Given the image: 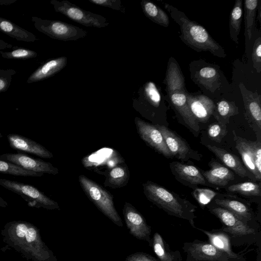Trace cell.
<instances>
[{"instance_id":"22","label":"cell","mask_w":261,"mask_h":261,"mask_svg":"<svg viewBox=\"0 0 261 261\" xmlns=\"http://www.w3.org/2000/svg\"><path fill=\"white\" fill-rule=\"evenodd\" d=\"M170 167L176 178L188 185H204L205 183L202 174L193 165L173 162L170 164Z\"/></svg>"},{"instance_id":"31","label":"cell","mask_w":261,"mask_h":261,"mask_svg":"<svg viewBox=\"0 0 261 261\" xmlns=\"http://www.w3.org/2000/svg\"><path fill=\"white\" fill-rule=\"evenodd\" d=\"M243 15V1L236 0L229 17V34L231 39L239 43L238 35L241 30Z\"/></svg>"},{"instance_id":"7","label":"cell","mask_w":261,"mask_h":261,"mask_svg":"<svg viewBox=\"0 0 261 261\" xmlns=\"http://www.w3.org/2000/svg\"><path fill=\"white\" fill-rule=\"evenodd\" d=\"M50 3L56 12L83 25L101 28L109 24L107 19L102 15L86 11L68 1L51 0Z\"/></svg>"},{"instance_id":"39","label":"cell","mask_w":261,"mask_h":261,"mask_svg":"<svg viewBox=\"0 0 261 261\" xmlns=\"http://www.w3.org/2000/svg\"><path fill=\"white\" fill-rule=\"evenodd\" d=\"M17 73L12 69H0V93L6 92L8 90L12 80L13 75Z\"/></svg>"},{"instance_id":"9","label":"cell","mask_w":261,"mask_h":261,"mask_svg":"<svg viewBox=\"0 0 261 261\" xmlns=\"http://www.w3.org/2000/svg\"><path fill=\"white\" fill-rule=\"evenodd\" d=\"M239 88L244 105L245 119L259 140L261 135V95L248 90L243 83L239 84Z\"/></svg>"},{"instance_id":"45","label":"cell","mask_w":261,"mask_h":261,"mask_svg":"<svg viewBox=\"0 0 261 261\" xmlns=\"http://www.w3.org/2000/svg\"><path fill=\"white\" fill-rule=\"evenodd\" d=\"M257 19L259 21V23H261V1L258 0V5L257 7Z\"/></svg>"},{"instance_id":"4","label":"cell","mask_w":261,"mask_h":261,"mask_svg":"<svg viewBox=\"0 0 261 261\" xmlns=\"http://www.w3.org/2000/svg\"><path fill=\"white\" fill-rule=\"evenodd\" d=\"M79 180L85 194L97 208L115 224L122 227V221L114 206L113 195L84 175H80Z\"/></svg>"},{"instance_id":"16","label":"cell","mask_w":261,"mask_h":261,"mask_svg":"<svg viewBox=\"0 0 261 261\" xmlns=\"http://www.w3.org/2000/svg\"><path fill=\"white\" fill-rule=\"evenodd\" d=\"M187 91L177 90L167 94L172 107L191 130L198 132V122L193 115L187 102Z\"/></svg>"},{"instance_id":"25","label":"cell","mask_w":261,"mask_h":261,"mask_svg":"<svg viewBox=\"0 0 261 261\" xmlns=\"http://www.w3.org/2000/svg\"><path fill=\"white\" fill-rule=\"evenodd\" d=\"M210 170L203 171L202 175L208 182L213 185L223 187L234 179L233 173L228 168L212 160Z\"/></svg>"},{"instance_id":"28","label":"cell","mask_w":261,"mask_h":261,"mask_svg":"<svg viewBox=\"0 0 261 261\" xmlns=\"http://www.w3.org/2000/svg\"><path fill=\"white\" fill-rule=\"evenodd\" d=\"M0 31L17 41L29 42L38 40L33 33L2 17H0Z\"/></svg>"},{"instance_id":"6","label":"cell","mask_w":261,"mask_h":261,"mask_svg":"<svg viewBox=\"0 0 261 261\" xmlns=\"http://www.w3.org/2000/svg\"><path fill=\"white\" fill-rule=\"evenodd\" d=\"M0 185L20 196L30 207L48 210L60 208L56 201L32 185L4 178H0Z\"/></svg>"},{"instance_id":"24","label":"cell","mask_w":261,"mask_h":261,"mask_svg":"<svg viewBox=\"0 0 261 261\" xmlns=\"http://www.w3.org/2000/svg\"><path fill=\"white\" fill-rule=\"evenodd\" d=\"M220 73L215 66L204 65L196 71L193 77L197 84L214 93L221 85Z\"/></svg>"},{"instance_id":"43","label":"cell","mask_w":261,"mask_h":261,"mask_svg":"<svg viewBox=\"0 0 261 261\" xmlns=\"http://www.w3.org/2000/svg\"><path fill=\"white\" fill-rule=\"evenodd\" d=\"M254 162L257 172L261 174V143L259 140L254 141Z\"/></svg>"},{"instance_id":"32","label":"cell","mask_w":261,"mask_h":261,"mask_svg":"<svg viewBox=\"0 0 261 261\" xmlns=\"http://www.w3.org/2000/svg\"><path fill=\"white\" fill-rule=\"evenodd\" d=\"M238 113V107L234 102L222 100L217 103L213 115L217 122L226 125L229 123L230 117Z\"/></svg>"},{"instance_id":"34","label":"cell","mask_w":261,"mask_h":261,"mask_svg":"<svg viewBox=\"0 0 261 261\" xmlns=\"http://www.w3.org/2000/svg\"><path fill=\"white\" fill-rule=\"evenodd\" d=\"M226 190L246 196H260V184L254 182L247 181L233 184L229 186Z\"/></svg>"},{"instance_id":"37","label":"cell","mask_w":261,"mask_h":261,"mask_svg":"<svg viewBox=\"0 0 261 261\" xmlns=\"http://www.w3.org/2000/svg\"><path fill=\"white\" fill-rule=\"evenodd\" d=\"M227 133L226 125L218 122L213 123L207 128L210 139L216 142H220Z\"/></svg>"},{"instance_id":"44","label":"cell","mask_w":261,"mask_h":261,"mask_svg":"<svg viewBox=\"0 0 261 261\" xmlns=\"http://www.w3.org/2000/svg\"><path fill=\"white\" fill-rule=\"evenodd\" d=\"M13 45L9 44L5 41L0 39V50L4 49L6 48H12Z\"/></svg>"},{"instance_id":"13","label":"cell","mask_w":261,"mask_h":261,"mask_svg":"<svg viewBox=\"0 0 261 261\" xmlns=\"http://www.w3.org/2000/svg\"><path fill=\"white\" fill-rule=\"evenodd\" d=\"M0 160L15 164L27 170L41 173L55 175L59 173L58 168L51 163L41 159H35L26 154L17 153H5L0 155Z\"/></svg>"},{"instance_id":"26","label":"cell","mask_w":261,"mask_h":261,"mask_svg":"<svg viewBox=\"0 0 261 261\" xmlns=\"http://www.w3.org/2000/svg\"><path fill=\"white\" fill-rule=\"evenodd\" d=\"M206 147L227 167L233 170L239 176L242 177H250L249 174L238 156L224 149L216 146L207 145Z\"/></svg>"},{"instance_id":"40","label":"cell","mask_w":261,"mask_h":261,"mask_svg":"<svg viewBox=\"0 0 261 261\" xmlns=\"http://www.w3.org/2000/svg\"><path fill=\"white\" fill-rule=\"evenodd\" d=\"M253 66L257 72L261 71V37L257 38L253 44L252 53Z\"/></svg>"},{"instance_id":"8","label":"cell","mask_w":261,"mask_h":261,"mask_svg":"<svg viewBox=\"0 0 261 261\" xmlns=\"http://www.w3.org/2000/svg\"><path fill=\"white\" fill-rule=\"evenodd\" d=\"M186 261H240L218 250L209 242L195 240L183 244Z\"/></svg>"},{"instance_id":"30","label":"cell","mask_w":261,"mask_h":261,"mask_svg":"<svg viewBox=\"0 0 261 261\" xmlns=\"http://www.w3.org/2000/svg\"><path fill=\"white\" fill-rule=\"evenodd\" d=\"M129 178V170L125 165H117L109 172L105 183L106 186L117 188L125 186Z\"/></svg>"},{"instance_id":"5","label":"cell","mask_w":261,"mask_h":261,"mask_svg":"<svg viewBox=\"0 0 261 261\" xmlns=\"http://www.w3.org/2000/svg\"><path fill=\"white\" fill-rule=\"evenodd\" d=\"M32 21L36 30L54 39L75 41L87 34L86 30L61 20L43 19L32 16Z\"/></svg>"},{"instance_id":"21","label":"cell","mask_w":261,"mask_h":261,"mask_svg":"<svg viewBox=\"0 0 261 261\" xmlns=\"http://www.w3.org/2000/svg\"><path fill=\"white\" fill-rule=\"evenodd\" d=\"M236 148L241 156L244 165L258 180L261 179V174L257 172L254 162V141L238 136L232 131Z\"/></svg>"},{"instance_id":"33","label":"cell","mask_w":261,"mask_h":261,"mask_svg":"<svg viewBox=\"0 0 261 261\" xmlns=\"http://www.w3.org/2000/svg\"><path fill=\"white\" fill-rule=\"evenodd\" d=\"M258 0H246L244 2L245 23L246 39L250 40L254 29Z\"/></svg>"},{"instance_id":"48","label":"cell","mask_w":261,"mask_h":261,"mask_svg":"<svg viewBox=\"0 0 261 261\" xmlns=\"http://www.w3.org/2000/svg\"><path fill=\"white\" fill-rule=\"evenodd\" d=\"M2 137V135L1 134V133H0V138H1Z\"/></svg>"},{"instance_id":"10","label":"cell","mask_w":261,"mask_h":261,"mask_svg":"<svg viewBox=\"0 0 261 261\" xmlns=\"http://www.w3.org/2000/svg\"><path fill=\"white\" fill-rule=\"evenodd\" d=\"M122 213L130 234L137 239L147 241L150 246L151 227L144 217L132 204L127 202L124 204Z\"/></svg>"},{"instance_id":"17","label":"cell","mask_w":261,"mask_h":261,"mask_svg":"<svg viewBox=\"0 0 261 261\" xmlns=\"http://www.w3.org/2000/svg\"><path fill=\"white\" fill-rule=\"evenodd\" d=\"M189 107L198 122H206L216 108L214 101L207 96L202 94L187 93Z\"/></svg>"},{"instance_id":"18","label":"cell","mask_w":261,"mask_h":261,"mask_svg":"<svg viewBox=\"0 0 261 261\" xmlns=\"http://www.w3.org/2000/svg\"><path fill=\"white\" fill-rule=\"evenodd\" d=\"M216 204L232 213L246 224L257 230L258 227L254 224V216L251 208L244 203L230 199L215 200Z\"/></svg>"},{"instance_id":"12","label":"cell","mask_w":261,"mask_h":261,"mask_svg":"<svg viewBox=\"0 0 261 261\" xmlns=\"http://www.w3.org/2000/svg\"><path fill=\"white\" fill-rule=\"evenodd\" d=\"M154 125L162 134L172 157L181 160L189 158L198 160L200 159L199 154L192 150L188 143L174 132L164 125Z\"/></svg>"},{"instance_id":"14","label":"cell","mask_w":261,"mask_h":261,"mask_svg":"<svg viewBox=\"0 0 261 261\" xmlns=\"http://www.w3.org/2000/svg\"><path fill=\"white\" fill-rule=\"evenodd\" d=\"M135 123L138 134L146 144L166 158H172L162 134L154 125L138 117L135 118Z\"/></svg>"},{"instance_id":"27","label":"cell","mask_w":261,"mask_h":261,"mask_svg":"<svg viewBox=\"0 0 261 261\" xmlns=\"http://www.w3.org/2000/svg\"><path fill=\"white\" fill-rule=\"evenodd\" d=\"M150 247L159 261H182L180 252L173 251L162 236L158 232L153 234Z\"/></svg>"},{"instance_id":"47","label":"cell","mask_w":261,"mask_h":261,"mask_svg":"<svg viewBox=\"0 0 261 261\" xmlns=\"http://www.w3.org/2000/svg\"><path fill=\"white\" fill-rule=\"evenodd\" d=\"M8 206V203L3 198L0 196V207H6Z\"/></svg>"},{"instance_id":"46","label":"cell","mask_w":261,"mask_h":261,"mask_svg":"<svg viewBox=\"0 0 261 261\" xmlns=\"http://www.w3.org/2000/svg\"><path fill=\"white\" fill-rule=\"evenodd\" d=\"M17 0H0L1 6H8L15 3Z\"/></svg>"},{"instance_id":"36","label":"cell","mask_w":261,"mask_h":261,"mask_svg":"<svg viewBox=\"0 0 261 261\" xmlns=\"http://www.w3.org/2000/svg\"><path fill=\"white\" fill-rule=\"evenodd\" d=\"M10 51H0L2 57L8 59L27 60L36 58L37 53L30 49L13 46Z\"/></svg>"},{"instance_id":"2","label":"cell","mask_w":261,"mask_h":261,"mask_svg":"<svg viewBox=\"0 0 261 261\" xmlns=\"http://www.w3.org/2000/svg\"><path fill=\"white\" fill-rule=\"evenodd\" d=\"M165 8L179 26V38L185 44L198 52L208 51L218 57H226L223 48L210 36L204 28L190 20L183 12L173 6L165 4Z\"/></svg>"},{"instance_id":"41","label":"cell","mask_w":261,"mask_h":261,"mask_svg":"<svg viewBox=\"0 0 261 261\" xmlns=\"http://www.w3.org/2000/svg\"><path fill=\"white\" fill-rule=\"evenodd\" d=\"M90 3L102 7H108L125 13L120 0H88Z\"/></svg>"},{"instance_id":"15","label":"cell","mask_w":261,"mask_h":261,"mask_svg":"<svg viewBox=\"0 0 261 261\" xmlns=\"http://www.w3.org/2000/svg\"><path fill=\"white\" fill-rule=\"evenodd\" d=\"M7 137L10 147L17 152L30 153L43 158L53 157L52 153L43 146L26 137L10 134Z\"/></svg>"},{"instance_id":"29","label":"cell","mask_w":261,"mask_h":261,"mask_svg":"<svg viewBox=\"0 0 261 261\" xmlns=\"http://www.w3.org/2000/svg\"><path fill=\"white\" fill-rule=\"evenodd\" d=\"M141 6L144 15L153 22L164 27L169 24V18L167 13L160 7L151 2L142 0Z\"/></svg>"},{"instance_id":"42","label":"cell","mask_w":261,"mask_h":261,"mask_svg":"<svg viewBox=\"0 0 261 261\" xmlns=\"http://www.w3.org/2000/svg\"><path fill=\"white\" fill-rule=\"evenodd\" d=\"M124 261H159V260L147 253L137 252L127 256Z\"/></svg>"},{"instance_id":"3","label":"cell","mask_w":261,"mask_h":261,"mask_svg":"<svg viewBox=\"0 0 261 261\" xmlns=\"http://www.w3.org/2000/svg\"><path fill=\"white\" fill-rule=\"evenodd\" d=\"M143 191L148 200L168 214L186 220L195 228V212L197 207L175 193L150 181L143 184Z\"/></svg>"},{"instance_id":"19","label":"cell","mask_w":261,"mask_h":261,"mask_svg":"<svg viewBox=\"0 0 261 261\" xmlns=\"http://www.w3.org/2000/svg\"><path fill=\"white\" fill-rule=\"evenodd\" d=\"M195 228L206 234L208 239L209 243L218 250L240 261L246 260V257L243 254L237 253L232 251L228 233L222 231L221 229L207 231L196 226Z\"/></svg>"},{"instance_id":"1","label":"cell","mask_w":261,"mask_h":261,"mask_svg":"<svg viewBox=\"0 0 261 261\" xmlns=\"http://www.w3.org/2000/svg\"><path fill=\"white\" fill-rule=\"evenodd\" d=\"M1 235L6 247L14 250L29 261H57L43 241L39 229L30 222H9L4 225Z\"/></svg>"},{"instance_id":"20","label":"cell","mask_w":261,"mask_h":261,"mask_svg":"<svg viewBox=\"0 0 261 261\" xmlns=\"http://www.w3.org/2000/svg\"><path fill=\"white\" fill-rule=\"evenodd\" d=\"M67 64V58L64 56L48 60L31 73L27 83L38 82L48 79L60 71Z\"/></svg>"},{"instance_id":"38","label":"cell","mask_w":261,"mask_h":261,"mask_svg":"<svg viewBox=\"0 0 261 261\" xmlns=\"http://www.w3.org/2000/svg\"><path fill=\"white\" fill-rule=\"evenodd\" d=\"M192 194L201 205L208 203L216 195L214 191L207 189H196Z\"/></svg>"},{"instance_id":"11","label":"cell","mask_w":261,"mask_h":261,"mask_svg":"<svg viewBox=\"0 0 261 261\" xmlns=\"http://www.w3.org/2000/svg\"><path fill=\"white\" fill-rule=\"evenodd\" d=\"M209 211L222 223L223 226L220 229L231 236L243 237L253 234L257 231L225 208L217 206L211 207Z\"/></svg>"},{"instance_id":"23","label":"cell","mask_w":261,"mask_h":261,"mask_svg":"<svg viewBox=\"0 0 261 261\" xmlns=\"http://www.w3.org/2000/svg\"><path fill=\"white\" fill-rule=\"evenodd\" d=\"M167 94L174 91H187L184 76L176 60L170 57L168 62L165 79Z\"/></svg>"},{"instance_id":"35","label":"cell","mask_w":261,"mask_h":261,"mask_svg":"<svg viewBox=\"0 0 261 261\" xmlns=\"http://www.w3.org/2000/svg\"><path fill=\"white\" fill-rule=\"evenodd\" d=\"M0 173L30 177H40L43 175V173L27 170L15 164L2 160H0Z\"/></svg>"}]
</instances>
